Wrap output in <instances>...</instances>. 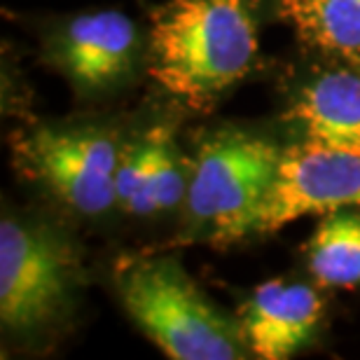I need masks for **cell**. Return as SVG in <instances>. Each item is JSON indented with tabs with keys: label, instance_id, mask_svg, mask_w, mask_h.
<instances>
[{
	"label": "cell",
	"instance_id": "cell-1",
	"mask_svg": "<svg viewBox=\"0 0 360 360\" xmlns=\"http://www.w3.org/2000/svg\"><path fill=\"white\" fill-rule=\"evenodd\" d=\"M260 0H169L153 14L150 77L194 110L253 70Z\"/></svg>",
	"mask_w": 360,
	"mask_h": 360
},
{
	"label": "cell",
	"instance_id": "cell-2",
	"mask_svg": "<svg viewBox=\"0 0 360 360\" xmlns=\"http://www.w3.org/2000/svg\"><path fill=\"white\" fill-rule=\"evenodd\" d=\"M127 314L174 360H241L250 356L239 321L220 311L176 257L150 255L115 271Z\"/></svg>",
	"mask_w": 360,
	"mask_h": 360
},
{
	"label": "cell",
	"instance_id": "cell-3",
	"mask_svg": "<svg viewBox=\"0 0 360 360\" xmlns=\"http://www.w3.org/2000/svg\"><path fill=\"white\" fill-rule=\"evenodd\" d=\"M271 141L243 131H218L201 143L187 183V218L213 243H234L257 232L278 174Z\"/></svg>",
	"mask_w": 360,
	"mask_h": 360
},
{
	"label": "cell",
	"instance_id": "cell-4",
	"mask_svg": "<svg viewBox=\"0 0 360 360\" xmlns=\"http://www.w3.org/2000/svg\"><path fill=\"white\" fill-rule=\"evenodd\" d=\"M80 257L59 229L5 215L0 222V321L38 333L68 309L80 285Z\"/></svg>",
	"mask_w": 360,
	"mask_h": 360
},
{
	"label": "cell",
	"instance_id": "cell-5",
	"mask_svg": "<svg viewBox=\"0 0 360 360\" xmlns=\"http://www.w3.org/2000/svg\"><path fill=\"white\" fill-rule=\"evenodd\" d=\"M120 153L112 136L96 127H42L14 146L19 169L80 215H101L117 206Z\"/></svg>",
	"mask_w": 360,
	"mask_h": 360
},
{
	"label": "cell",
	"instance_id": "cell-6",
	"mask_svg": "<svg viewBox=\"0 0 360 360\" xmlns=\"http://www.w3.org/2000/svg\"><path fill=\"white\" fill-rule=\"evenodd\" d=\"M337 208H360V155L302 143L281 153L257 232H276L307 215L319 218Z\"/></svg>",
	"mask_w": 360,
	"mask_h": 360
},
{
	"label": "cell",
	"instance_id": "cell-7",
	"mask_svg": "<svg viewBox=\"0 0 360 360\" xmlns=\"http://www.w3.org/2000/svg\"><path fill=\"white\" fill-rule=\"evenodd\" d=\"M139 28L122 12L105 10L66 21L47 42V59L80 91L120 84L139 59Z\"/></svg>",
	"mask_w": 360,
	"mask_h": 360
},
{
	"label": "cell",
	"instance_id": "cell-8",
	"mask_svg": "<svg viewBox=\"0 0 360 360\" xmlns=\"http://www.w3.org/2000/svg\"><path fill=\"white\" fill-rule=\"evenodd\" d=\"M323 319V302L304 283L267 281L257 285L239 311L250 356L285 360L311 342Z\"/></svg>",
	"mask_w": 360,
	"mask_h": 360
},
{
	"label": "cell",
	"instance_id": "cell-9",
	"mask_svg": "<svg viewBox=\"0 0 360 360\" xmlns=\"http://www.w3.org/2000/svg\"><path fill=\"white\" fill-rule=\"evenodd\" d=\"M302 143L360 155V70H321L302 84L288 108Z\"/></svg>",
	"mask_w": 360,
	"mask_h": 360
},
{
	"label": "cell",
	"instance_id": "cell-10",
	"mask_svg": "<svg viewBox=\"0 0 360 360\" xmlns=\"http://www.w3.org/2000/svg\"><path fill=\"white\" fill-rule=\"evenodd\" d=\"M304 47L360 63V0H278Z\"/></svg>",
	"mask_w": 360,
	"mask_h": 360
},
{
	"label": "cell",
	"instance_id": "cell-11",
	"mask_svg": "<svg viewBox=\"0 0 360 360\" xmlns=\"http://www.w3.org/2000/svg\"><path fill=\"white\" fill-rule=\"evenodd\" d=\"M307 264L328 288L360 285V208H337L319 215L307 243Z\"/></svg>",
	"mask_w": 360,
	"mask_h": 360
},
{
	"label": "cell",
	"instance_id": "cell-12",
	"mask_svg": "<svg viewBox=\"0 0 360 360\" xmlns=\"http://www.w3.org/2000/svg\"><path fill=\"white\" fill-rule=\"evenodd\" d=\"M150 139H153V160H150V174L139 215L164 213L185 204L187 183H190V176L185 174L176 153L171 129L157 124L155 129H150Z\"/></svg>",
	"mask_w": 360,
	"mask_h": 360
},
{
	"label": "cell",
	"instance_id": "cell-13",
	"mask_svg": "<svg viewBox=\"0 0 360 360\" xmlns=\"http://www.w3.org/2000/svg\"><path fill=\"white\" fill-rule=\"evenodd\" d=\"M150 160H153L150 131L141 141H136L134 146H129L120 153L117 174H115V192H117V206H122L131 215H139L150 174Z\"/></svg>",
	"mask_w": 360,
	"mask_h": 360
}]
</instances>
